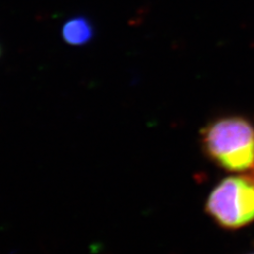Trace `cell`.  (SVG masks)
<instances>
[{
	"label": "cell",
	"instance_id": "6da1fadb",
	"mask_svg": "<svg viewBox=\"0 0 254 254\" xmlns=\"http://www.w3.org/2000/svg\"><path fill=\"white\" fill-rule=\"evenodd\" d=\"M204 154L220 168L244 172L254 168V126L247 119L227 117L201 131Z\"/></svg>",
	"mask_w": 254,
	"mask_h": 254
},
{
	"label": "cell",
	"instance_id": "7a4b0ae2",
	"mask_svg": "<svg viewBox=\"0 0 254 254\" xmlns=\"http://www.w3.org/2000/svg\"><path fill=\"white\" fill-rule=\"evenodd\" d=\"M205 211L225 229H240L254 220V181L247 177H228L214 188Z\"/></svg>",
	"mask_w": 254,
	"mask_h": 254
},
{
	"label": "cell",
	"instance_id": "3957f363",
	"mask_svg": "<svg viewBox=\"0 0 254 254\" xmlns=\"http://www.w3.org/2000/svg\"><path fill=\"white\" fill-rule=\"evenodd\" d=\"M62 36L67 44L82 46L93 37V27L89 19L83 16L69 19L62 29Z\"/></svg>",
	"mask_w": 254,
	"mask_h": 254
},
{
	"label": "cell",
	"instance_id": "277c9868",
	"mask_svg": "<svg viewBox=\"0 0 254 254\" xmlns=\"http://www.w3.org/2000/svg\"><path fill=\"white\" fill-rule=\"evenodd\" d=\"M0 55H1V47H0Z\"/></svg>",
	"mask_w": 254,
	"mask_h": 254
},
{
	"label": "cell",
	"instance_id": "5b68a950",
	"mask_svg": "<svg viewBox=\"0 0 254 254\" xmlns=\"http://www.w3.org/2000/svg\"><path fill=\"white\" fill-rule=\"evenodd\" d=\"M251 254H254V253H251Z\"/></svg>",
	"mask_w": 254,
	"mask_h": 254
}]
</instances>
